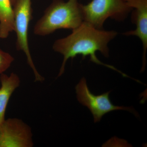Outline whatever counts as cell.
Instances as JSON below:
<instances>
[{
	"label": "cell",
	"instance_id": "6da1fadb",
	"mask_svg": "<svg viewBox=\"0 0 147 147\" xmlns=\"http://www.w3.org/2000/svg\"><path fill=\"white\" fill-rule=\"evenodd\" d=\"M72 30L71 34L57 40L53 44V50L63 56L58 77L61 76L64 72L66 63L69 59L71 58L72 59L77 55H82L83 59L90 56V60L92 62L117 71L124 77H129L113 66L100 61L96 55L98 51L105 57H109L108 44L117 36V32L97 29L84 21L78 28Z\"/></svg>",
	"mask_w": 147,
	"mask_h": 147
},
{
	"label": "cell",
	"instance_id": "7a4b0ae2",
	"mask_svg": "<svg viewBox=\"0 0 147 147\" xmlns=\"http://www.w3.org/2000/svg\"><path fill=\"white\" fill-rule=\"evenodd\" d=\"M84 22L82 4L78 0H54L36 22L34 33L45 36L59 29L74 30Z\"/></svg>",
	"mask_w": 147,
	"mask_h": 147
},
{
	"label": "cell",
	"instance_id": "3957f363",
	"mask_svg": "<svg viewBox=\"0 0 147 147\" xmlns=\"http://www.w3.org/2000/svg\"><path fill=\"white\" fill-rule=\"evenodd\" d=\"M82 9L84 22L99 30L108 18L124 21L133 9L125 0H92Z\"/></svg>",
	"mask_w": 147,
	"mask_h": 147
},
{
	"label": "cell",
	"instance_id": "277c9868",
	"mask_svg": "<svg viewBox=\"0 0 147 147\" xmlns=\"http://www.w3.org/2000/svg\"><path fill=\"white\" fill-rule=\"evenodd\" d=\"M14 32L16 35V47L25 53L29 65L34 74L35 81L42 82L44 78L38 73L33 61L29 48L28 28L32 18L31 0H15L13 5Z\"/></svg>",
	"mask_w": 147,
	"mask_h": 147
},
{
	"label": "cell",
	"instance_id": "5b68a950",
	"mask_svg": "<svg viewBox=\"0 0 147 147\" xmlns=\"http://www.w3.org/2000/svg\"><path fill=\"white\" fill-rule=\"evenodd\" d=\"M75 89L78 101L89 109L93 116L94 123L100 121L105 114L115 110H127L137 116L136 111L131 107L113 105L109 98L111 91L98 95L93 94L89 89L86 80L84 77L81 79Z\"/></svg>",
	"mask_w": 147,
	"mask_h": 147
},
{
	"label": "cell",
	"instance_id": "8992f818",
	"mask_svg": "<svg viewBox=\"0 0 147 147\" xmlns=\"http://www.w3.org/2000/svg\"><path fill=\"white\" fill-rule=\"evenodd\" d=\"M31 129L21 120L9 119L0 125V147H31Z\"/></svg>",
	"mask_w": 147,
	"mask_h": 147
},
{
	"label": "cell",
	"instance_id": "52a82bcc",
	"mask_svg": "<svg viewBox=\"0 0 147 147\" xmlns=\"http://www.w3.org/2000/svg\"><path fill=\"white\" fill-rule=\"evenodd\" d=\"M133 8L131 21L136 25L134 30L123 33L125 36H135L140 39L143 45V65L141 72L145 70L147 49V0H125Z\"/></svg>",
	"mask_w": 147,
	"mask_h": 147
},
{
	"label": "cell",
	"instance_id": "ba28073f",
	"mask_svg": "<svg viewBox=\"0 0 147 147\" xmlns=\"http://www.w3.org/2000/svg\"><path fill=\"white\" fill-rule=\"evenodd\" d=\"M0 125L5 120L6 110L11 95L19 86L20 79L16 74L9 76L3 73L0 76Z\"/></svg>",
	"mask_w": 147,
	"mask_h": 147
},
{
	"label": "cell",
	"instance_id": "9c48e42d",
	"mask_svg": "<svg viewBox=\"0 0 147 147\" xmlns=\"http://www.w3.org/2000/svg\"><path fill=\"white\" fill-rule=\"evenodd\" d=\"M11 0H0V38L5 39L14 31V16Z\"/></svg>",
	"mask_w": 147,
	"mask_h": 147
},
{
	"label": "cell",
	"instance_id": "30bf717a",
	"mask_svg": "<svg viewBox=\"0 0 147 147\" xmlns=\"http://www.w3.org/2000/svg\"><path fill=\"white\" fill-rule=\"evenodd\" d=\"M14 60L9 53L0 49V75L7 70Z\"/></svg>",
	"mask_w": 147,
	"mask_h": 147
},
{
	"label": "cell",
	"instance_id": "8fae6325",
	"mask_svg": "<svg viewBox=\"0 0 147 147\" xmlns=\"http://www.w3.org/2000/svg\"><path fill=\"white\" fill-rule=\"evenodd\" d=\"M15 0H11V3H12V5H13V4L15 2Z\"/></svg>",
	"mask_w": 147,
	"mask_h": 147
}]
</instances>
